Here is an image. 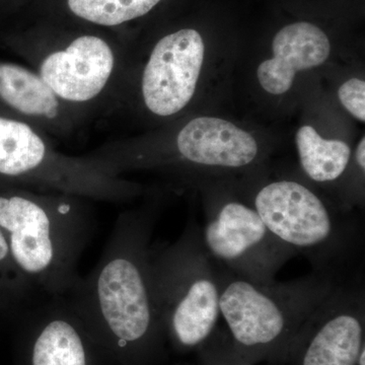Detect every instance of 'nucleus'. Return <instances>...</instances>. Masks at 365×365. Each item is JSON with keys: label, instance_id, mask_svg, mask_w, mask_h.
Instances as JSON below:
<instances>
[{"label": "nucleus", "instance_id": "nucleus-1", "mask_svg": "<svg viewBox=\"0 0 365 365\" xmlns=\"http://www.w3.org/2000/svg\"><path fill=\"white\" fill-rule=\"evenodd\" d=\"M216 267L220 317L237 351L256 365H282L309 314L340 283L312 271L287 282L260 284Z\"/></svg>", "mask_w": 365, "mask_h": 365}, {"label": "nucleus", "instance_id": "nucleus-2", "mask_svg": "<svg viewBox=\"0 0 365 365\" xmlns=\"http://www.w3.org/2000/svg\"><path fill=\"white\" fill-rule=\"evenodd\" d=\"M253 207L268 230L314 272L333 279L364 274V227L340 215L302 182L279 180L262 185Z\"/></svg>", "mask_w": 365, "mask_h": 365}, {"label": "nucleus", "instance_id": "nucleus-3", "mask_svg": "<svg viewBox=\"0 0 365 365\" xmlns=\"http://www.w3.org/2000/svg\"><path fill=\"white\" fill-rule=\"evenodd\" d=\"M23 55L64 104L91 121L114 114L128 66L117 43L100 34L33 40Z\"/></svg>", "mask_w": 365, "mask_h": 365}, {"label": "nucleus", "instance_id": "nucleus-4", "mask_svg": "<svg viewBox=\"0 0 365 365\" xmlns=\"http://www.w3.org/2000/svg\"><path fill=\"white\" fill-rule=\"evenodd\" d=\"M151 266L163 328L182 349H198L220 317L217 267L204 249L200 227H187Z\"/></svg>", "mask_w": 365, "mask_h": 365}, {"label": "nucleus", "instance_id": "nucleus-5", "mask_svg": "<svg viewBox=\"0 0 365 365\" xmlns=\"http://www.w3.org/2000/svg\"><path fill=\"white\" fill-rule=\"evenodd\" d=\"M124 227L118 251L103 263L88 297L91 311L122 346L148 341L163 328L148 251L151 227L132 218Z\"/></svg>", "mask_w": 365, "mask_h": 365}, {"label": "nucleus", "instance_id": "nucleus-6", "mask_svg": "<svg viewBox=\"0 0 365 365\" xmlns=\"http://www.w3.org/2000/svg\"><path fill=\"white\" fill-rule=\"evenodd\" d=\"M0 175L67 196L118 199L132 190L119 175L91 158L59 153L40 129L4 116H0Z\"/></svg>", "mask_w": 365, "mask_h": 365}, {"label": "nucleus", "instance_id": "nucleus-7", "mask_svg": "<svg viewBox=\"0 0 365 365\" xmlns=\"http://www.w3.org/2000/svg\"><path fill=\"white\" fill-rule=\"evenodd\" d=\"M200 237L216 265L255 283L270 284L297 256L268 230L253 206L222 200L207 208Z\"/></svg>", "mask_w": 365, "mask_h": 365}, {"label": "nucleus", "instance_id": "nucleus-8", "mask_svg": "<svg viewBox=\"0 0 365 365\" xmlns=\"http://www.w3.org/2000/svg\"><path fill=\"white\" fill-rule=\"evenodd\" d=\"M365 348L364 274L338 283L295 336L282 365H357Z\"/></svg>", "mask_w": 365, "mask_h": 365}, {"label": "nucleus", "instance_id": "nucleus-9", "mask_svg": "<svg viewBox=\"0 0 365 365\" xmlns=\"http://www.w3.org/2000/svg\"><path fill=\"white\" fill-rule=\"evenodd\" d=\"M205 45L193 29H182L155 43L139 78V98L158 118L182 112L195 95Z\"/></svg>", "mask_w": 365, "mask_h": 365}, {"label": "nucleus", "instance_id": "nucleus-10", "mask_svg": "<svg viewBox=\"0 0 365 365\" xmlns=\"http://www.w3.org/2000/svg\"><path fill=\"white\" fill-rule=\"evenodd\" d=\"M71 210L63 197L0 196V228L9 232V251L24 272L36 278L52 272L60 259V220Z\"/></svg>", "mask_w": 365, "mask_h": 365}, {"label": "nucleus", "instance_id": "nucleus-11", "mask_svg": "<svg viewBox=\"0 0 365 365\" xmlns=\"http://www.w3.org/2000/svg\"><path fill=\"white\" fill-rule=\"evenodd\" d=\"M175 150L184 162L207 168L240 170L258 158L256 139L227 120L198 117L178 132Z\"/></svg>", "mask_w": 365, "mask_h": 365}, {"label": "nucleus", "instance_id": "nucleus-12", "mask_svg": "<svg viewBox=\"0 0 365 365\" xmlns=\"http://www.w3.org/2000/svg\"><path fill=\"white\" fill-rule=\"evenodd\" d=\"M273 57L257 71L262 88L271 95L290 90L297 72L319 66L328 59L331 44L325 33L307 21L281 29L272 42Z\"/></svg>", "mask_w": 365, "mask_h": 365}, {"label": "nucleus", "instance_id": "nucleus-13", "mask_svg": "<svg viewBox=\"0 0 365 365\" xmlns=\"http://www.w3.org/2000/svg\"><path fill=\"white\" fill-rule=\"evenodd\" d=\"M295 141L302 170L313 181H337L348 169L351 148L344 141L323 138L309 125L300 127Z\"/></svg>", "mask_w": 365, "mask_h": 365}, {"label": "nucleus", "instance_id": "nucleus-14", "mask_svg": "<svg viewBox=\"0 0 365 365\" xmlns=\"http://www.w3.org/2000/svg\"><path fill=\"white\" fill-rule=\"evenodd\" d=\"M33 365H86L85 347L76 328L66 319L50 322L34 345Z\"/></svg>", "mask_w": 365, "mask_h": 365}, {"label": "nucleus", "instance_id": "nucleus-15", "mask_svg": "<svg viewBox=\"0 0 365 365\" xmlns=\"http://www.w3.org/2000/svg\"><path fill=\"white\" fill-rule=\"evenodd\" d=\"M162 0H66L69 13L103 28H117L150 14Z\"/></svg>", "mask_w": 365, "mask_h": 365}, {"label": "nucleus", "instance_id": "nucleus-16", "mask_svg": "<svg viewBox=\"0 0 365 365\" xmlns=\"http://www.w3.org/2000/svg\"><path fill=\"white\" fill-rule=\"evenodd\" d=\"M197 351L199 365H256L237 351L227 332L218 328Z\"/></svg>", "mask_w": 365, "mask_h": 365}, {"label": "nucleus", "instance_id": "nucleus-17", "mask_svg": "<svg viewBox=\"0 0 365 365\" xmlns=\"http://www.w3.org/2000/svg\"><path fill=\"white\" fill-rule=\"evenodd\" d=\"M341 104L359 121L365 120V83L361 79L352 78L346 81L338 91Z\"/></svg>", "mask_w": 365, "mask_h": 365}, {"label": "nucleus", "instance_id": "nucleus-18", "mask_svg": "<svg viewBox=\"0 0 365 365\" xmlns=\"http://www.w3.org/2000/svg\"><path fill=\"white\" fill-rule=\"evenodd\" d=\"M355 162L359 163L362 169H365V138H362L355 153Z\"/></svg>", "mask_w": 365, "mask_h": 365}, {"label": "nucleus", "instance_id": "nucleus-19", "mask_svg": "<svg viewBox=\"0 0 365 365\" xmlns=\"http://www.w3.org/2000/svg\"><path fill=\"white\" fill-rule=\"evenodd\" d=\"M9 245L4 232L0 230V261L4 260L9 253Z\"/></svg>", "mask_w": 365, "mask_h": 365}, {"label": "nucleus", "instance_id": "nucleus-20", "mask_svg": "<svg viewBox=\"0 0 365 365\" xmlns=\"http://www.w3.org/2000/svg\"><path fill=\"white\" fill-rule=\"evenodd\" d=\"M357 365H365V348L360 353L359 360H357Z\"/></svg>", "mask_w": 365, "mask_h": 365}]
</instances>
